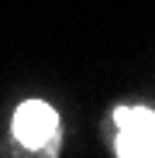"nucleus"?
<instances>
[{"mask_svg": "<svg viewBox=\"0 0 155 158\" xmlns=\"http://www.w3.org/2000/svg\"><path fill=\"white\" fill-rule=\"evenodd\" d=\"M14 138L24 148H55L59 141V114L41 100H28L21 103L14 114Z\"/></svg>", "mask_w": 155, "mask_h": 158, "instance_id": "obj_2", "label": "nucleus"}, {"mask_svg": "<svg viewBox=\"0 0 155 158\" xmlns=\"http://www.w3.org/2000/svg\"><path fill=\"white\" fill-rule=\"evenodd\" d=\"M117 124V155L124 158H155V114L145 107L114 110Z\"/></svg>", "mask_w": 155, "mask_h": 158, "instance_id": "obj_1", "label": "nucleus"}]
</instances>
